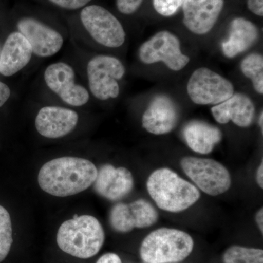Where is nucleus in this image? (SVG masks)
<instances>
[{
  "instance_id": "f257e3e1",
  "label": "nucleus",
  "mask_w": 263,
  "mask_h": 263,
  "mask_svg": "<svg viewBox=\"0 0 263 263\" xmlns=\"http://www.w3.org/2000/svg\"><path fill=\"white\" fill-rule=\"evenodd\" d=\"M98 171L95 164L86 159L60 157L43 165L38 174V183L43 191L53 196H71L91 186Z\"/></svg>"
},
{
  "instance_id": "f03ea898",
  "label": "nucleus",
  "mask_w": 263,
  "mask_h": 263,
  "mask_svg": "<svg viewBox=\"0 0 263 263\" xmlns=\"http://www.w3.org/2000/svg\"><path fill=\"white\" fill-rule=\"evenodd\" d=\"M147 190L159 209L180 213L193 206L200 198L198 189L167 167L154 171L148 176Z\"/></svg>"
},
{
  "instance_id": "7ed1b4c3",
  "label": "nucleus",
  "mask_w": 263,
  "mask_h": 263,
  "mask_svg": "<svg viewBox=\"0 0 263 263\" xmlns=\"http://www.w3.org/2000/svg\"><path fill=\"white\" fill-rule=\"evenodd\" d=\"M57 245L65 253L80 259L94 257L105 241V232L92 216H76L62 223L57 236Z\"/></svg>"
},
{
  "instance_id": "20e7f679",
  "label": "nucleus",
  "mask_w": 263,
  "mask_h": 263,
  "mask_svg": "<svg viewBox=\"0 0 263 263\" xmlns=\"http://www.w3.org/2000/svg\"><path fill=\"white\" fill-rule=\"evenodd\" d=\"M194 248L191 235L182 230L162 228L142 242L140 254L146 263H176L187 258Z\"/></svg>"
},
{
  "instance_id": "39448f33",
  "label": "nucleus",
  "mask_w": 263,
  "mask_h": 263,
  "mask_svg": "<svg viewBox=\"0 0 263 263\" xmlns=\"http://www.w3.org/2000/svg\"><path fill=\"white\" fill-rule=\"evenodd\" d=\"M181 166L195 186L210 196L227 193L232 184L228 170L220 162L209 158L183 157Z\"/></svg>"
},
{
  "instance_id": "423d86ee",
  "label": "nucleus",
  "mask_w": 263,
  "mask_h": 263,
  "mask_svg": "<svg viewBox=\"0 0 263 263\" xmlns=\"http://www.w3.org/2000/svg\"><path fill=\"white\" fill-rule=\"evenodd\" d=\"M125 74V67L120 60L108 55L93 57L87 65L90 91L100 100L117 98L120 93L118 81Z\"/></svg>"
},
{
  "instance_id": "0eeeda50",
  "label": "nucleus",
  "mask_w": 263,
  "mask_h": 263,
  "mask_svg": "<svg viewBox=\"0 0 263 263\" xmlns=\"http://www.w3.org/2000/svg\"><path fill=\"white\" fill-rule=\"evenodd\" d=\"M81 21L91 37L102 46L119 48L125 42L122 24L108 10L89 5L81 10Z\"/></svg>"
},
{
  "instance_id": "6e6552de",
  "label": "nucleus",
  "mask_w": 263,
  "mask_h": 263,
  "mask_svg": "<svg viewBox=\"0 0 263 263\" xmlns=\"http://www.w3.org/2000/svg\"><path fill=\"white\" fill-rule=\"evenodd\" d=\"M187 93L197 105H218L234 94L233 84L210 69L201 67L194 71L189 79Z\"/></svg>"
},
{
  "instance_id": "1a4fd4ad",
  "label": "nucleus",
  "mask_w": 263,
  "mask_h": 263,
  "mask_svg": "<svg viewBox=\"0 0 263 263\" xmlns=\"http://www.w3.org/2000/svg\"><path fill=\"white\" fill-rule=\"evenodd\" d=\"M139 57L147 65L164 62L174 71L182 70L190 62V57L181 52L179 38L168 31H161L143 43L139 49Z\"/></svg>"
},
{
  "instance_id": "9d476101",
  "label": "nucleus",
  "mask_w": 263,
  "mask_h": 263,
  "mask_svg": "<svg viewBox=\"0 0 263 263\" xmlns=\"http://www.w3.org/2000/svg\"><path fill=\"white\" fill-rule=\"evenodd\" d=\"M75 77L73 68L65 62L51 64L44 72L48 87L64 103L71 106H82L89 101V91L81 85L76 84Z\"/></svg>"
},
{
  "instance_id": "9b49d317",
  "label": "nucleus",
  "mask_w": 263,
  "mask_h": 263,
  "mask_svg": "<svg viewBox=\"0 0 263 263\" xmlns=\"http://www.w3.org/2000/svg\"><path fill=\"white\" fill-rule=\"evenodd\" d=\"M18 32L28 41L32 53L40 57L53 56L62 49L64 39L55 29L32 18L21 19Z\"/></svg>"
},
{
  "instance_id": "f8f14e48",
  "label": "nucleus",
  "mask_w": 263,
  "mask_h": 263,
  "mask_svg": "<svg viewBox=\"0 0 263 263\" xmlns=\"http://www.w3.org/2000/svg\"><path fill=\"white\" fill-rule=\"evenodd\" d=\"M223 6V0H186L182 5L183 24L195 34H206L215 25Z\"/></svg>"
},
{
  "instance_id": "ddd939ff",
  "label": "nucleus",
  "mask_w": 263,
  "mask_h": 263,
  "mask_svg": "<svg viewBox=\"0 0 263 263\" xmlns=\"http://www.w3.org/2000/svg\"><path fill=\"white\" fill-rule=\"evenodd\" d=\"M94 183L98 195L110 201H117L131 193L134 179L126 167H115L107 164L98 170Z\"/></svg>"
},
{
  "instance_id": "4468645a",
  "label": "nucleus",
  "mask_w": 263,
  "mask_h": 263,
  "mask_svg": "<svg viewBox=\"0 0 263 263\" xmlns=\"http://www.w3.org/2000/svg\"><path fill=\"white\" fill-rule=\"evenodd\" d=\"M179 119V110L174 102L165 95H159L145 110L142 125L148 133L160 136L174 130Z\"/></svg>"
},
{
  "instance_id": "2eb2a0df",
  "label": "nucleus",
  "mask_w": 263,
  "mask_h": 263,
  "mask_svg": "<svg viewBox=\"0 0 263 263\" xmlns=\"http://www.w3.org/2000/svg\"><path fill=\"white\" fill-rule=\"evenodd\" d=\"M79 115L71 109L59 106L43 107L35 119V127L41 136L56 139L67 136L75 129Z\"/></svg>"
},
{
  "instance_id": "dca6fc26",
  "label": "nucleus",
  "mask_w": 263,
  "mask_h": 263,
  "mask_svg": "<svg viewBox=\"0 0 263 263\" xmlns=\"http://www.w3.org/2000/svg\"><path fill=\"white\" fill-rule=\"evenodd\" d=\"M32 54L27 39L19 32L11 33L0 54V73L6 77L14 76L28 65Z\"/></svg>"
},
{
  "instance_id": "f3484780",
  "label": "nucleus",
  "mask_w": 263,
  "mask_h": 263,
  "mask_svg": "<svg viewBox=\"0 0 263 263\" xmlns=\"http://www.w3.org/2000/svg\"><path fill=\"white\" fill-rule=\"evenodd\" d=\"M212 113L219 124H228L232 121L238 127H247L253 122L255 107L249 97L238 93L223 103L214 105Z\"/></svg>"
},
{
  "instance_id": "a211bd4d",
  "label": "nucleus",
  "mask_w": 263,
  "mask_h": 263,
  "mask_svg": "<svg viewBox=\"0 0 263 263\" xmlns=\"http://www.w3.org/2000/svg\"><path fill=\"white\" fill-rule=\"evenodd\" d=\"M183 135L189 148L200 155L212 153L222 138L219 128L197 120L189 122L183 128Z\"/></svg>"
},
{
  "instance_id": "6ab92c4d",
  "label": "nucleus",
  "mask_w": 263,
  "mask_h": 263,
  "mask_svg": "<svg viewBox=\"0 0 263 263\" xmlns=\"http://www.w3.org/2000/svg\"><path fill=\"white\" fill-rule=\"evenodd\" d=\"M257 37L258 30L254 24L245 18H235L230 25L229 37L222 43L223 53L233 58L253 46Z\"/></svg>"
},
{
  "instance_id": "aec40b11",
  "label": "nucleus",
  "mask_w": 263,
  "mask_h": 263,
  "mask_svg": "<svg viewBox=\"0 0 263 263\" xmlns=\"http://www.w3.org/2000/svg\"><path fill=\"white\" fill-rule=\"evenodd\" d=\"M136 228H149L158 220L159 214L149 202L139 199L128 204Z\"/></svg>"
},
{
  "instance_id": "412c9836",
  "label": "nucleus",
  "mask_w": 263,
  "mask_h": 263,
  "mask_svg": "<svg viewBox=\"0 0 263 263\" xmlns=\"http://www.w3.org/2000/svg\"><path fill=\"white\" fill-rule=\"evenodd\" d=\"M242 72L252 81L257 93H263V57L259 53H254L243 59L240 64Z\"/></svg>"
},
{
  "instance_id": "4be33fe9",
  "label": "nucleus",
  "mask_w": 263,
  "mask_h": 263,
  "mask_svg": "<svg viewBox=\"0 0 263 263\" xmlns=\"http://www.w3.org/2000/svg\"><path fill=\"white\" fill-rule=\"evenodd\" d=\"M224 263H263L262 249L232 246L223 254Z\"/></svg>"
},
{
  "instance_id": "5701e85b",
  "label": "nucleus",
  "mask_w": 263,
  "mask_h": 263,
  "mask_svg": "<svg viewBox=\"0 0 263 263\" xmlns=\"http://www.w3.org/2000/svg\"><path fill=\"white\" fill-rule=\"evenodd\" d=\"M110 226L119 233H128L136 229L129 205L119 202L111 209L109 216Z\"/></svg>"
},
{
  "instance_id": "b1692460",
  "label": "nucleus",
  "mask_w": 263,
  "mask_h": 263,
  "mask_svg": "<svg viewBox=\"0 0 263 263\" xmlns=\"http://www.w3.org/2000/svg\"><path fill=\"white\" fill-rule=\"evenodd\" d=\"M13 243V230L9 212L0 205V262L9 254Z\"/></svg>"
},
{
  "instance_id": "393cba45",
  "label": "nucleus",
  "mask_w": 263,
  "mask_h": 263,
  "mask_svg": "<svg viewBox=\"0 0 263 263\" xmlns=\"http://www.w3.org/2000/svg\"><path fill=\"white\" fill-rule=\"evenodd\" d=\"M186 0H153L154 8L163 16H171L182 6Z\"/></svg>"
},
{
  "instance_id": "a878e982",
  "label": "nucleus",
  "mask_w": 263,
  "mask_h": 263,
  "mask_svg": "<svg viewBox=\"0 0 263 263\" xmlns=\"http://www.w3.org/2000/svg\"><path fill=\"white\" fill-rule=\"evenodd\" d=\"M143 0H117L118 10L123 14L135 13L141 6Z\"/></svg>"
},
{
  "instance_id": "bb28decb",
  "label": "nucleus",
  "mask_w": 263,
  "mask_h": 263,
  "mask_svg": "<svg viewBox=\"0 0 263 263\" xmlns=\"http://www.w3.org/2000/svg\"><path fill=\"white\" fill-rule=\"evenodd\" d=\"M53 4L67 10H76L83 8L91 0H48Z\"/></svg>"
},
{
  "instance_id": "cd10ccee",
  "label": "nucleus",
  "mask_w": 263,
  "mask_h": 263,
  "mask_svg": "<svg viewBox=\"0 0 263 263\" xmlns=\"http://www.w3.org/2000/svg\"><path fill=\"white\" fill-rule=\"evenodd\" d=\"M248 8L254 14L262 16L263 0H248Z\"/></svg>"
},
{
  "instance_id": "c85d7f7f",
  "label": "nucleus",
  "mask_w": 263,
  "mask_h": 263,
  "mask_svg": "<svg viewBox=\"0 0 263 263\" xmlns=\"http://www.w3.org/2000/svg\"><path fill=\"white\" fill-rule=\"evenodd\" d=\"M10 94H11V91H10L9 86L0 81V108L8 101Z\"/></svg>"
},
{
  "instance_id": "c756f323",
  "label": "nucleus",
  "mask_w": 263,
  "mask_h": 263,
  "mask_svg": "<svg viewBox=\"0 0 263 263\" xmlns=\"http://www.w3.org/2000/svg\"><path fill=\"white\" fill-rule=\"evenodd\" d=\"M96 263H122V259L117 254L107 253L100 257Z\"/></svg>"
},
{
  "instance_id": "7c9ffc66",
  "label": "nucleus",
  "mask_w": 263,
  "mask_h": 263,
  "mask_svg": "<svg viewBox=\"0 0 263 263\" xmlns=\"http://www.w3.org/2000/svg\"><path fill=\"white\" fill-rule=\"evenodd\" d=\"M256 180H257V184L261 189L263 188V163L261 162L258 168H257V174H256Z\"/></svg>"
},
{
  "instance_id": "2f4dec72",
  "label": "nucleus",
  "mask_w": 263,
  "mask_h": 263,
  "mask_svg": "<svg viewBox=\"0 0 263 263\" xmlns=\"http://www.w3.org/2000/svg\"><path fill=\"white\" fill-rule=\"evenodd\" d=\"M255 220L257 221V226H258L259 231L263 233V209H259L255 215Z\"/></svg>"
},
{
  "instance_id": "473e14b6",
  "label": "nucleus",
  "mask_w": 263,
  "mask_h": 263,
  "mask_svg": "<svg viewBox=\"0 0 263 263\" xmlns=\"http://www.w3.org/2000/svg\"><path fill=\"white\" fill-rule=\"evenodd\" d=\"M262 112H261V114L260 115H259V127H261V129H262V128H263V122H262V120H263V114H262Z\"/></svg>"
}]
</instances>
